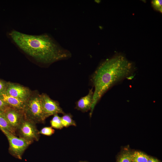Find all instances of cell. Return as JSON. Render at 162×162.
I'll return each instance as SVG.
<instances>
[{"label": "cell", "mask_w": 162, "mask_h": 162, "mask_svg": "<svg viewBox=\"0 0 162 162\" xmlns=\"http://www.w3.org/2000/svg\"><path fill=\"white\" fill-rule=\"evenodd\" d=\"M8 35L16 47L38 63L50 64L71 56L68 50L62 47L47 34H29L14 29Z\"/></svg>", "instance_id": "6da1fadb"}, {"label": "cell", "mask_w": 162, "mask_h": 162, "mask_svg": "<svg viewBox=\"0 0 162 162\" xmlns=\"http://www.w3.org/2000/svg\"><path fill=\"white\" fill-rule=\"evenodd\" d=\"M134 70V64L120 54L106 60L100 64L91 77L94 90L90 117L103 94L113 86L131 75Z\"/></svg>", "instance_id": "7a4b0ae2"}, {"label": "cell", "mask_w": 162, "mask_h": 162, "mask_svg": "<svg viewBox=\"0 0 162 162\" xmlns=\"http://www.w3.org/2000/svg\"><path fill=\"white\" fill-rule=\"evenodd\" d=\"M40 94L32 93L26 101L24 112L26 117L35 124L44 123L45 118L41 106Z\"/></svg>", "instance_id": "3957f363"}, {"label": "cell", "mask_w": 162, "mask_h": 162, "mask_svg": "<svg viewBox=\"0 0 162 162\" xmlns=\"http://www.w3.org/2000/svg\"><path fill=\"white\" fill-rule=\"evenodd\" d=\"M7 138L9 143L8 151L13 156L21 159L26 150L31 142L4 130H1Z\"/></svg>", "instance_id": "277c9868"}, {"label": "cell", "mask_w": 162, "mask_h": 162, "mask_svg": "<svg viewBox=\"0 0 162 162\" xmlns=\"http://www.w3.org/2000/svg\"><path fill=\"white\" fill-rule=\"evenodd\" d=\"M36 124L35 123L27 118L25 115L17 129L16 135L32 143L34 141H38L40 135Z\"/></svg>", "instance_id": "5b68a950"}, {"label": "cell", "mask_w": 162, "mask_h": 162, "mask_svg": "<svg viewBox=\"0 0 162 162\" xmlns=\"http://www.w3.org/2000/svg\"><path fill=\"white\" fill-rule=\"evenodd\" d=\"M39 97L43 114L46 119L55 114L65 113L59 103L51 99L46 94L42 93L40 94Z\"/></svg>", "instance_id": "8992f818"}, {"label": "cell", "mask_w": 162, "mask_h": 162, "mask_svg": "<svg viewBox=\"0 0 162 162\" xmlns=\"http://www.w3.org/2000/svg\"><path fill=\"white\" fill-rule=\"evenodd\" d=\"M7 94L26 101L32 92L27 87L20 84L8 82L5 93Z\"/></svg>", "instance_id": "52a82bcc"}, {"label": "cell", "mask_w": 162, "mask_h": 162, "mask_svg": "<svg viewBox=\"0 0 162 162\" xmlns=\"http://www.w3.org/2000/svg\"><path fill=\"white\" fill-rule=\"evenodd\" d=\"M3 112L10 125L16 133L17 129L25 116L24 111L8 106Z\"/></svg>", "instance_id": "ba28073f"}, {"label": "cell", "mask_w": 162, "mask_h": 162, "mask_svg": "<svg viewBox=\"0 0 162 162\" xmlns=\"http://www.w3.org/2000/svg\"><path fill=\"white\" fill-rule=\"evenodd\" d=\"M93 94L94 91L92 88L86 95L81 98L76 102L75 108L83 112L91 110L93 103Z\"/></svg>", "instance_id": "9c48e42d"}, {"label": "cell", "mask_w": 162, "mask_h": 162, "mask_svg": "<svg viewBox=\"0 0 162 162\" xmlns=\"http://www.w3.org/2000/svg\"><path fill=\"white\" fill-rule=\"evenodd\" d=\"M0 98L9 107L24 111L26 101L9 95L6 93L0 94Z\"/></svg>", "instance_id": "30bf717a"}, {"label": "cell", "mask_w": 162, "mask_h": 162, "mask_svg": "<svg viewBox=\"0 0 162 162\" xmlns=\"http://www.w3.org/2000/svg\"><path fill=\"white\" fill-rule=\"evenodd\" d=\"M0 130L7 131L16 136L17 135L10 125L2 111H0Z\"/></svg>", "instance_id": "8fae6325"}, {"label": "cell", "mask_w": 162, "mask_h": 162, "mask_svg": "<svg viewBox=\"0 0 162 162\" xmlns=\"http://www.w3.org/2000/svg\"><path fill=\"white\" fill-rule=\"evenodd\" d=\"M149 156L140 151H136L132 153V162H147Z\"/></svg>", "instance_id": "7c38bea8"}, {"label": "cell", "mask_w": 162, "mask_h": 162, "mask_svg": "<svg viewBox=\"0 0 162 162\" xmlns=\"http://www.w3.org/2000/svg\"><path fill=\"white\" fill-rule=\"evenodd\" d=\"M61 122L63 127L67 128L69 126L76 125L75 122L73 119L72 116L70 113L64 114L61 117Z\"/></svg>", "instance_id": "4fadbf2b"}, {"label": "cell", "mask_w": 162, "mask_h": 162, "mask_svg": "<svg viewBox=\"0 0 162 162\" xmlns=\"http://www.w3.org/2000/svg\"><path fill=\"white\" fill-rule=\"evenodd\" d=\"M132 154L127 149L124 151L118 157L116 162H132Z\"/></svg>", "instance_id": "5bb4252c"}, {"label": "cell", "mask_w": 162, "mask_h": 162, "mask_svg": "<svg viewBox=\"0 0 162 162\" xmlns=\"http://www.w3.org/2000/svg\"><path fill=\"white\" fill-rule=\"evenodd\" d=\"M51 127L53 128L57 129H61L63 127L62 125L61 117H60L58 114H55L50 121Z\"/></svg>", "instance_id": "9a60e30c"}, {"label": "cell", "mask_w": 162, "mask_h": 162, "mask_svg": "<svg viewBox=\"0 0 162 162\" xmlns=\"http://www.w3.org/2000/svg\"><path fill=\"white\" fill-rule=\"evenodd\" d=\"M55 132V130L51 127H46L42 128L39 131V134L44 135L50 136Z\"/></svg>", "instance_id": "2e32d148"}, {"label": "cell", "mask_w": 162, "mask_h": 162, "mask_svg": "<svg viewBox=\"0 0 162 162\" xmlns=\"http://www.w3.org/2000/svg\"><path fill=\"white\" fill-rule=\"evenodd\" d=\"M152 3L154 8L156 10L160 11L162 10V1L153 0Z\"/></svg>", "instance_id": "e0dca14e"}, {"label": "cell", "mask_w": 162, "mask_h": 162, "mask_svg": "<svg viewBox=\"0 0 162 162\" xmlns=\"http://www.w3.org/2000/svg\"><path fill=\"white\" fill-rule=\"evenodd\" d=\"M8 83V82L0 79V95L5 93Z\"/></svg>", "instance_id": "ac0fdd59"}, {"label": "cell", "mask_w": 162, "mask_h": 162, "mask_svg": "<svg viewBox=\"0 0 162 162\" xmlns=\"http://www.w3.org/2000/svg\"><path fill=\"white\" fill-rule=\"evenodd\" d=\"M8 106L0 98V111H4Z\"/></svg>", "instance_id": "d6986e66"}, {"label": "cell", "mask_w": 162, "mask_h": 162, "mask_svg": "<svg viewBox=\"0 0 162 162\" xmlns=\"http://www.w3.org/2000/svg\"><path fill=\"white\" fill-rule=\"evenodd\" d=\"M147 162H160L157 159L149 157Z\"/></svg>", "instance_id": "ffe728a7"}, {"label": "cell", "mask_w": 162, "mask_h": 162, "mask_svg": "<svg viewBox=\"0 0 162 162\" xmlns=\"http://www.w3.org/2000/svg\"><path fill=\"white\" fill-rule=\"evenodd\" d=\"M83 162V161H82V162Z\"/></svg>", "instance_id": "44dd1931"}]
</instances>
